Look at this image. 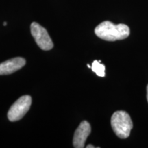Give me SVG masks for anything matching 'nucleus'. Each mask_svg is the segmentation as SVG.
<instances>
[{
    "mask_svg": "<svg viewBox=\"0 0 148 148\" xmlns=\"http://www.w3.org/2000/svg\"><path fill=\"white\" fill-rule=\"evenodd\" d=\"M31 33L35 41L40 49L47 51L52 49L53 44L47 31L36 22L31 24Z\"/></svg>",
    "mask_w": 148,
    "mask_h": 148,
    "instance_id": "nucleus-4",
    "label": "nucleus"
},
{
    "mask_svg": "<svg viewBox=\"0 0 148 148\" xmlns=\"http://www.w3.org/2000/svg\"><path fill=\"white\" fill-rule=\"evenodd\" d=\"M100 60H94L92 63V71L97 74L99 77L105 76V66L100 63Z\"/></svg>",
    "mask_w": 148,
    "mask_h": 148,
    "instance_id": "nucleus-7",
    "label": "nucleus"
},
{
    "mask_svg": "<svg viewBox=\"0 0 148 148\" xmlns=\"http://www.w3.org/2000/svg\"><path fill=\"white\" fill-rule=\"evenodd\" d=\"M91 132V127L88 121H84L81 122L77 127L73 136V145L75 148L84 147L86 138Z\"/></svg>",
    "mask_w": 148,
    "mask_h": 148,
    "instance_id": "nucleus-5",
    "label": "nucleus"
},
{
    "mask_svg": "<svg viewBox=\"0 0 148 148\" xmlns=\"http://www.w3.org/2000/svg\"><path fill=\"white\" fill-rule=\"evenodd\" d=\"M147 102H148V84L147 86Z\"/></svg>",
    "mask_w": 148,
    "mask_h": 148,
    "instance_id": "nucleus-9",
    "label": "nucleus"
},
{
    "mask_svg": "<svg viewBox=\"0 0 148 148\" xmlns=\"http://www.w3.org/2000/svg\"><path fill=\"white\" fill-rule=\"evenodd\" d=\"M32 104V97L29 95H23L16 100L8 112V118L10 121H16L21 119L27 113Z\"/></svg>",
    "mask_w": 148,
    "mask_h": 148,
    "instance_id": "nucleus-3",
    "label": "nucleus"
},
{
    "mask_svg": "<svg viewBox=\"0 0 148 148\" xmlns=\"http://www.w3.org/2000/svg\"><path fill=\"white\" fill-rule=\"evenodd\" d=\"M86 147H87V148H90V147H91V148H94L95 147H94V146L92 145H88L86 146Z\"/></svg>",
    "mask_w": 148,
    "mask_h": 148,
    "instance_id": "nucleus-8",
    "label": "nucleus"
},
{
    "mask_svg": "<svg viewBox=\"0 0 148 148\" xmlns=\"http://www.w3.org/2000/svg\"><path fill=\"white\" fill-rule=\"evenodd\" d=\"M6 24H7L6 22H4V23H3V25H4V26H5V25H6Z\"/></svg>",
    "mask_w": 148,
    "mask_h": 148,
    "instance_id": "nucleus-10",
    "label": "nucleus"
},
{
    "mask_svg": "<svg viewBox=\"0 0 148 148\" xmlns=\"http://www.w3.org/2000/svg\"><path fill=\"white\" fill-rule=\"evenodd\" d=\"M111 126L114 132L120 138H126L130 136L133 127L130 116L125 111H116L111 117Z\"/></svg>",
    "mask_w": 148,
    "mask_h": 148,
    "instance_id": "nucleus-2",
    "label": "nucleus"
},
{
    "mask_svg": "<svg viewBox=\"0 0 148 148\" xmlns=\"http://www.w3.org/2000/svg\"><path fill=\"white\" fill-rule=\"evenodd\" d=\"M95 33L101 39L107 41H115L127 38L130 35V28L125 24L115 25L112 22L106 21L95 27Z\"/></svg>",
    "mask_w": 148,
    "mask_h": 148,
    "instance_id": "nucleus-1",
    "label": "nucleus"
},
{
    "mask_svg": "<svg viewBox=\"0 0 148 148\" xmlns=\"http://www.w3.org/2000/svg\"><path fill=\"white\" fill-rule=\"evenodd\" d=\"M25 64V60L21 57H16L0 64V75H9L18 70Z\"/></svg>",
    "mask_w": 148,
    "mask_h": 148,
    "instance_id": "nucleus-6",
    "label": "nucleus"
}]
</instances>
